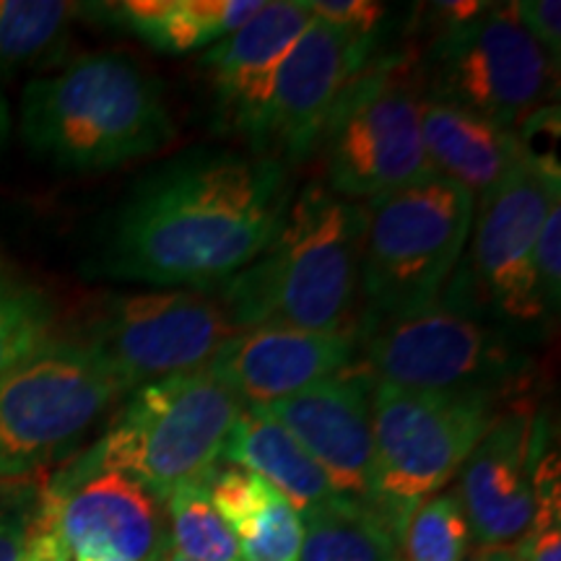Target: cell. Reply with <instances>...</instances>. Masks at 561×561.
Returning a JSON list of instances; mask_svg holds the SVG:
<instances>
[{
	"instance_id": "cell-1",
	"label": "cell",
	"mask_w": 561,
	"mask_h": 561,
	"mask_svg": "<svg viewBox=\"0 0 561 561\" xmlns=\"http://www.w3.org/2000/svg\"><path fill=\"white\" fill-rule=\"evenodd\" d=\"M289 203L291 178L278 161L182 151L117 206L91 271L153 289L219 291L273 242Z\"/></svg>"
},
{
	"instance_id": "cell-2",
	"label": "cell",
	"mask_w": 561,
	"mask_h": 561,
	"mask_svg": "<svg viewBox=\"0 0 561 561\" xmlns=\"http://www.w3.org/2000/svg\"><path fill=\"white\" fill-rule=\"evenodd\" d=\"M362 206L320 182L291 198L278 234L221 286L237 331H346L359 322Z\"/></svg>"
},
{
	"instance_id": "cell-3",
	"label": "cell",
	"mask_w": 561,
	"mask_h": 561,
	"mask_svg": "<svg viewBox=\"0 0 561 561\" xmlns=\"http://www.w3.org/2000/svg\"><path fill=\"white\" fill-rule=\"evenodd\" d=\"M178 136L161 83L125 53H91L26 83L21 138L60 170H115Z\"/></svg>"
},
{
	"instance_id": "cell-4",
	"label": "cell",
	"mask_w": 561,
	"mask_h": 561,
	"mask_svg": "<svg viewBox=\"0 0 561 561\" xmlns=\"http://www.w3.org/2000/svg\"><path fill=\"white\" fill-rule=\"evenodd\" d=\"M359 206V318H403L442 301L471 240L473 195L434 174Z\"/></svg>"
},
{
	"instance_id": "cell-5",
	"label": "cell",
	"mask_w": 561,
	"mask_h": 561,
	"mask_svg": "<svg viewBox=\"0 0 561 561\" xmlns=\"http://www.w3.org/2000/svg\"><path fill=\"white\" fill-rule=\"evenodd\" d=\"M424 100L421 53L371 55L333 104L314 149L325 167L328 191L364 203L434 178L421 140Z\"/></svg>"
},
{
	"instance_id": "cell-6",
	"label": "cell",
	"mask_w": 561,
	"mask_h": 561,
	"mask_svg": "<svg viewBox=\"0 0 561 561\" xmlns=\"http://www.w3.org/2000/svg\"><path fill=\"white\" fill-rule=\"evenodd\" d=\"M507 405L510 398L494 392H430L375 382V512L398 543L413 512L466 466Z\"/></svg>"
},
{
	"instance_id": "cell-7",
	"label": "cell",
	"mask_w": 561,
	"mask_h": 561,
	"mask_svg": "<svg viewBox=\"0 0 561 561\" xmlns=\"http://www.w3.org/2000/svg\"><path fill=\"white\" fill-rule=\"evenodd\" d=\"M356 331L362 367L396 388L510 398L533 375L520 333L445 301L403 318H359Z\"/></svg>"
},
{
	"instance_id": "cell-8",
	"label": "cell",
	"mask_w": 561,
	"mask_h": 561,
	"mask_svg": "<svg viewBox=\"0 0 561 561\" xmlns=\"http://www.w3.org/2000/svg\"><path fill=\"white\" fill-rule=\"evenodd\" d=\"M130 401L91 447L96 462L136 476L159 500L216 468L244 401L214 369L130 390Z\"/></svg>"
},
{
	"instance_id": "cell-9",
	"label": "cell",
	"mask_w": 561,
	"mask_h": 561,
	"mask_svg": "<svg viewBox=\"0 0 561 561\" xmlns=\"http://www.w3.org/2000/svg\"><path fill=\"white\" fill-rule=\"evenodd\" d=\"M128 388L81 339H53L0 375V483L66 458Z\"/></svg>"
},
{
	"instance_id": "cell-10",
	"label": "cell",
	"mask_w": 561,
	"mask_h": 561,
	"mask_svg": "<svg viewBox=\"0 0 561 561\" xmlns=\"http://www.w3.org/2000/svg\"><path fill=\"white\" fill-rule=\"evenodd\" d=\"M559 203V161L553 153L528 151L494 191L476 201L468 280L455 284L445 305L517 333L549 322L536 286L533 250Z\"/></svg>"
},
{
	"instance_id": "cell-11",
	"label": "cell",
	"mask_w": 561,
	"mask_h": 561,
	"mask_svg": "<svg viewBox=\"0 0 561 561\" xmlns=\"http://www.w3.org/2000/svg\"><path fill=\"white\" fill-rule=\"evenodd\" d=\"M421 62L426 96L458 104L517 136L533 117L557 107L559 62L517 24L512 3H486L466 24L437 30Z\"/></svg>"
},
{
	"instance_id": "cell-12",
	"label": "cell",
	"mask_w": 561,
	"mask_h": 561,
	"mask_svg": "<svg viewBox=\"0 0 561 561\" xmlns=\"http://www.w3.org/2000/svg\"><path fill=\"white\" fill-rule=\"evenodd\" d=\"M240 333L216 291L149 289L107 294L91 307L79 339L136 390L206 369Z\"/></svg>"
},
{
	"instance_id": "cell-13",
	"label": "cell",
	"mask_w": 561,
	"mask_h": 561,
	"mask_svg": "<svg viewBox=\"0 0 561 561\" xmlns=\"http://www.w3.org/2000/svg\"><path fill=\"white\" fill-rule=\"evenodd\" d=\"M34 525L53 530L76 561H159L167 551L159 496L91 450L39 491Z\"/></svg>"
},
{
	"instance_id": "cell-14",
	"label": "cell",
	"mask_w": 561,
	"mask_h": 561,
	"mask_svg": "<svg viewBox=\"0 0 561 561\" xmlns=\"http://www.w3.org/2000/svg\"><path fill=\"white\" fill-rule=\"evenodd\" d=\"M375 47L377 37L348 34L312 16L280 62L261 121L248 138L252 153L286 170L310 159L333 104L371 60Z\"/></svg>"
},
{
	"instance_id": "cell-15",
	"label": "cell",
	"mask_w": 561,
	"mask_h": 561,
	"mask_svg": "<svg viewBox=\"0 0 561 561\" xmlns=\"http://www.w3.org/2000/svg\"><path fill=\"white\" fill-rule=\"evenodd\" d=\"M551 450L546 413L507 405L468 455L462 471V510L471 536L486 551L520 541L536 515V471Z\"/></svg>"
},
{
	"instance_id": "cell-16",
	"label": "cell",
	"mask_w": 561,
	"mask_h": 561,
	"mask_svg": "<svg viewBox=\"0 0 561 561\" xmlns=\"http://www.w3.org/2000/svg\"><path fill=\"white\" fill-rule=\"evenodd\" d=\"M371 388L375 377L362 364H351L297 396L257 409L299 442L341 496L375 510Z\"/></svg>"
},
{
	"instance_id": "cell-17",
	"label": "cell",
	"mask_w": 561,
	"mask_h": 561,
	"mask_svg": "<svg viewBox=\"0 0 561 561\" xmlns=\"http://www.w3.org/2000/svg\"><path fill=\"white\" fill-rule=\"evenodd\" d=\"M359 331H299L252 328L219 351L210 369L244 405H268L312 388L356 364Z\"/></svg>"
},
{
	"instance_id": "cell-18",
	"label": "cell",
	"mask_w": 561,
	"mask_h": 561,
	"mask_svg": "<svg viewBox=\"0 0 561 561\" xmlns=\"http://www.w3.org/2000/svg\"><path fill=\"white\" fill-rule=\"evenodd\" d=\"M310 5L273 0L229 37L203 53L201 66L227 123L248 140L268 102L276 73L310 24Z\"/></svg>"
},
{
	"instance_id": "cell-19",
	"label": "cell",
	"mask_w": 561,
	"mask_h": 561,
	"mask_svg": "<svg viewBox=\"0 0 561 561\" xmlns=\"http://www.w3.org/2000/svg\"><path fill=\"white\" fill-rule=\"evenodd\" d=\"M421 140L434 172L458 182L476 201L494 191L530 151L517 133L432 96L421 110Z\"/></svg>"
},
{
	"instance_id": "cell-20",
	"label": "cell",
	"mask_w": 561,
	"mask_h": 561,
	"mask_svg": "<svg viewBox=\"0 0 561 561\" xmlns=\"http://www.w3.org/2000/svg\"><path fill=\"white\" fill-rule=\"evenodd\" d=\"M263 5L265 0H123L87 5V11L136 34L153 50L187 55L229 37Z\"/></svg>"
},
{
	"instance_id": "cell-21",
	"label": "cell",
	"mask_w": 561,
	"mask_h": 561,
	"mask_svg": "<svg viewBox=\"0 0 561 561\" xmlns=\"http://www.w3.org/2000/svg\"><path fill=\"white\" fill-rule=\"evenodd\" d=\"M210 502L234 533L242 561H299L301 515L280 491L242 468H214L206 476Z\"/></svg>"
},
{
	"instance_id": "cell-22",
	"label": "cell",
	"mask_w": 561,
	"mask_h": 561,
	"mask_svg": "<svg viewBox=\"0 0 561 561\" xmlns=\"http://www.w3.org/2000/svg\"><path fill=\"white\" fill-rule=\"evenodd\" d=\"M221 458L229 466L261 476L280 491L297 512L341 496L318 462L301 450L299 442L257 405H244L240 419L231 426Z\"/></svg>"
},
{
	"instance_id": "cell-23",
	"label": "cell",
	"mask_w": 561,
	"mask_h": 561,
	"mask_svg": "<svg viewBox=\"0 0 561 561\" xmlns=\"http://www.w3.org/2000/svg\"><path fill=\"white\" fill-rule=\"evenodd\" d=\"M299 515L305 528L299 561H403L398 538L367 504L335 496Z\"/></svg>"
},
{
	"instance_id": "cell-24",
	"label": "cell",
	"mask_w": 561,
	"mask_h": 561,
	"mask_svg": "<svg viewBox=\"0 0 561 561\" xmlns=\"http://www.w3.org/2000/svg\"><path fill=\"white\" fill-rule=\"evenodd\" d=\"M167 546L187 561H242L234 533L210 502L206 476L167 494Z\"/></svg>"
},
{
	"instance_id": "cell-25",
	"label": "cell",
	"mask_w": 561,
	"mask_h": 561,
	"mask_svg": "<svg viewBox=\"0 0 561 561\" xmlns=\"http://www.w3.org/2000/svg\"><path fill=\"white\" fill-rule=\"evenodd\" d=\"M81 11L66 0H0V70L53 58Z\"/></svg>"
},
{
	"instance_id": "cell-26",
	"label": "cell",
	"mask_w": 561,
	"mask_h": 561,
	"mask_svg": "<svg viewBox=\"0 0 561 561\" xmlns=\"http://www.w3.org/2000/svg\"><path fill=\"white\" fill-rule=\"evenodd\" d=\"M53 331L50 297L0 268V375L53 341Z\"/></svg>"
},
{
	"instance_id": "cell-27",
	"label": "cell",
	"mask_w": 561,
	"mask_h": 561,
	"mask_svg": "<svg viewBox=\"0 0 561 561\" xmlns=\"http://www.w3.org/2000/svg\"><path fill=\"white\" fill-rule=\"evenodd\" d=\"M471 525L458 494H437L413 512L401 538L403 561H462Z\"/></svg>"
},
{
	"instance_id": "cell-28",
	"label": "cell",
	"mask_w": 561,
	"mask_h": 561,
	"mask_svg": "<svg viewBox=\"0 0 561 561\" xmlns=\"http://www.w3.org/2000/svg\"><path fill=\"white\" fill-rule=\"evenodd\" d=\"M39 491L26 483H0V561H21L37 515Z\"/></svg>"
},
{
	"instance_id": "cell-29",
	"label": "cell",
	"mask_w": 561,
	"mask_h": 561,
	"mask_svg": "<svg viewBox=\"0 0 561 561\" xmlns=\"http://www.w3.org/2000/svg\"><path fill=\"white\" fill-rule=\"evenodd\" d=\"M533 271L546 314H557L561 305V203L551 208L533 250Z\"/></svg>"
},
{
	"instance_id": "cell-30",
	"label": "cell",
	"mask_w": 561,
	"mask_h": 561,
	"mask_svg": "<svg viewBox=\"0 0 561 561\" xmlns=\"http://www.w3.org/2000/svg\"><path fill=\"white\" fill-rule=\"evenodd\" d=\"M307 5L312 16L359 37H380L385 13H388V9L375 0H314Z\"/></svg>"
},
{
	"instance_id": "cell-31",
	"label": "cell",
	"mask_w": 561,
	"mask_h": 561,
	"mask_svg": "<svg viewBox=\"0 0 561 561\" xmlns=\"http://www.w3.org/2000/svg\"><path fill=\"white\" fill-rule=\"evenodd\" d=\"M517 24L530 34L553 62L561 58V3L559 0H517L512 3Z\"/></svg>"
},
{
	"instance_id": "cell-32",
	"label": "cell",
	"mask_w": 561,
	"mask_h": 561,
	"mask_svg": "<svg viewBox=\"0 0 561 561\" xmlns=\"http://www.w3.org/2000/svg\"><path fill=\"white\" fill-rule=\"evenodd\" d=\"M21 561H70V553L53 530L32 525L30 541H26Z\"/></svg>"
},
{
	"instance_id": "cell-33",
	"label": "cell",
	"mask_w": 561,
	"mask_h": 561,
	"mask_svg": "<svg viewBox=\"0 0 561 561\" xmlns=\"http://www.w3.org/2000/svg\"><path fill=\"white\" fill-rule=\"evenodd\" d=\"M9 133H11V110H9V102H5L3 91H0V144L9 138Z\"/></svg>"
},
{
	"instance_id": "cell-34",
	"label": "cell",
	"mask_w": 561,
	"mask_h": 561,
	"mask_svg": "<svg viewBox=\"0 0 561 561\" xmlns=\"http://www.w3.org/2000/svg\"><path fill=\"white\" fill-rule=\"evenodd\" d=\"M483 561H512V557H510L507 549H496V551H489L486 559H483Z\"/></svg>"
},
{
	"instance_id": "cell-35",
	"label": "cell",
	"mask_w": 561,
	"mask_h": 561,
	"mask_svg": "<svg viewBox=\"0 0 561 561\" xmlns=\"http://www.w3.org/2000/svg\"><path fill=\"white\" fill-rule=\"evenodd\" d=\"M159 561H187V559H182L180 553H174V551L170 549V546H167V551L161 553V559H159Z\"/></svg>"
}]
</instances>
